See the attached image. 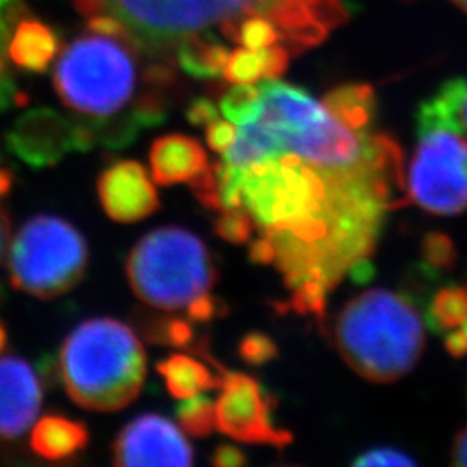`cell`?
I'll use <instances>...</instances> for the list:
<instances>
[{
	"mask_svg": "<svg viewBox=\"0 0 467 467\" xmlns=\"http://www.w3.org/2000/svg\"><path fill=\"white\" fill-rule=\"evenodd\" d=\"M87 25L132 40L198 80L234 50L317 47L350 16L347 0H75Z\"/></svg>",
	"mask_w": 467,
	"mask_h": 467,
	"instance_id": "6da1fadb",
	"label": "cell"
},
{
	"mask_svg": "<svg viewBox=\"0 0 467 467\" xmlns=\"http://www.w3.org/2000/svg\"><path fill=\"white\" fill-rule=\"evenodd\" d=\"M52 82L94 146L121 150L167 121L177 71L125 36L87 28L59 52Z\"/></svg>",
	"mask_w": 467,
	"mask_h": 467,
	"instance_id": "7a4b0ae2",
	"label": "cell"
},
{
	"mask_svg": "<svg viewBox=\"0 0 467 467\" xmlns=\"http://www.w3.org/2000/svg\"><path fill=\"white\" fill-rule=\"evenodd\" d=\"M258 88L260 113L254 121L237 127V137L223 158L227 167H250L293 152L310 165L350 171L403 156L391 137L351 130L301 87L272 78L258 82Z\"/></svg>",
	"mask_w": 467,
	"mask_h": 467,
	"instance_id": "3957f363",
	"label": "cell"
},
{
	"mask_svg": "<svg viewBox=\"0 0 467 467\" xmlns=\"http://www.w3.org/2000/svg\"><path fill=\"white\" fill-rule=\"evenodd\" d=\"M148 374L140 339L117 318H90L69 333L57 378L69 399L92 412H117L139 397Z\"/></svg>",
	"mask_w": 467,
	"mask_h": 467,
	"instance_id": "277c9868",
	"label": "cell"
},
{
	"mask_svg": "<svg viewBox=\"0 0 467 467\" xmlns=\"http://www.w3.org/2000/svg\"><path fill=\"white\" fill-rule=\"evenodd\" d=\"M334 343L358 376L372 383H393L416 368L426 337L409 296L370 289L343 306L334 324Z\"/></svg>",
	"mask_w": 467,
	"mask_h": 467,
	"instance_id": "5b68a950",
	"label": "cell"
},
{
	"mask_svg": "<svg viewBox=\"0 0 467 467\" xmlns=\"http://www.w3.org/2000/svg\"><path fill=\"white\" fill-rule=\"evenodd\" d=\"M127 279L139 300L173 312L206 295L217 281V268L198 235L161 227L146 234L130 251Z\"/></svg>",
	"mask_w": 467,
	"mask_h": 467,
	"instance_id": "8992f818",
	"label": "cell"
},
{
	"mask_svg": "<svg viewBox=\"0 0 467 467\" xmlns=\"http://www.w3.org/2000/svg\"><path fill=\"white\" fill-rule=\"evenodd\" d=\"M88 246L65 218L38 215L28 220L9 248L11 285L40 300L67 295L84 279Z\"/></svg>",
	"mask_w": 467,
	"mask_h": 467,
	"instance_id": "52a82bcc",
	"label": "cell"
},
{
	"mask_svg": "<svg viewBox=\"0 0 467 467\" xmlns=\"http://www.w3.org/2000/svg\"><path fill=\"white\" fill-rule=\"evenodd\" d=\"M418 137L407 201L434 215L462 213L467 210V139L443 129Z\"/></svg>",
	"mask_w": 467,
	"mask_h": 467,
	"instance_id": "ba28073f",
	"label": "cell"
},
{
	"mask_svg": "<svg viewBox=\"0 0 467 467\" xmlns=\"http://www.w3.org/2000/svg\"><path fill=\"white\" fill-rule=\"evenodd\" d=\"M4 148L34 170L56 167L71 152L94 150L84 127L52 108H35L23 113L4 135Z\"/></svg>",
	"mask_w": 467,
	"mask_h": 467,
	"instance_id": "9c48e42d",
	"label": "cell"
},
{
	"mask_svg": "<svg viewBox=\"0 0 467 467\" xmlns=\"http://www.w3.org/2000/svg\"><path fill=\"white\" fill-rule=\"evenodd\" d=\"M222 393L215 403V419L220 433L253 445L283 449L293 441V434L277 428L274 401L256 379L239 372H225Z\"/></svg>",
	"mask_w": 467,
	"mask_h": 467,
	"instance_id": "30bf717a",
	"label": "cell"
},
{
	"mask_svg": "<svg viewBox=\"0 0 467 467\" xmlns=\"http://www.w3.org/2000/svg\"><path fill=\"white\" fill-rule=\"evenodd\" d=\"M113 462L119 467L192 466L194 451L170 419L142 414L118 433Z\"/></svg>",
	"mask_w": 467,
	"mask_h": 467,
	"instance_id": "8fae6325",
	"label": "cell"
},
{
	"mask_svg": "<svg viewBox=\"0 0 467 467\" xmlns=\"http://www.w3.org/2000/svg\"><path fill=\"white\" fill-rule=\"evenodd\" d=\"M98 196L104 213L119 223H135L160 208V198L146 168L121 160L104 168L98 179Z\"/></svg>",
	"mask_w": 467,
	"mask_h": 467,
	"instance_id": "7c38bea8",
	"label": "cell"
},
{
	"mask_svg": "<svg viewBox=\"0 0 467 467\" xmlns=\"http://www.w3.org/2000/svg\"><path fill=\"white\" fill-rule=\"evenodd\" d=\"M42 407V383L35 368L19 357H0V440L26 433Z\"/></svg>",
	"mask_w": 467,
	"mask_h": 467,
	"instance_id": "4fadbf2b",
	"label": "cell"
},
{
	"mask_svg": "<svg viewBox=\"0 0 467 467\" xmlns=\"http://www.w3.org/2000/svg\"><path fill=\"white\" fill-rule=\"evenodd\" d=\"M150 173L160 185L191 182L208 167V154L192 137L163 135L152 142L150 150Z\"/></svg>",
	"mask_w": 467,
	"mask_h": 467,
	"instance_id": "5bb4252c",
	"label": "cell"
},
{
	"mask_svg": "<svg viewBox=\"0 0 467 467\" xmlns=\"http://www.w3.org/2000/svg\"><path fill=\"white\" fill-rule=\"evenodd\" d=\"M56 30L36 17L23 16L7 42V57L21 71L46 73L59 56Z\"/></svg>",
	"mask_w": 467,
	"mask_h": 467,
	"instance_id": "9a60e30c",
	"label": "cell"
},
{
	"mask_svg": "<svg viewBox=\"0 0 467 467\" xmlns=\"http://www.w3.org/2000/svg\"><path fill=\"white\" fill-rule=\"evenodd\" d=\"M90 434L82 420L47 414L36 420L30 434V449L49 462H63L88 445Z\"/></svg>",
	"mask_w": 467,
	"mask_h": 467,
	"instance_id": "2e32d148",
	"label": "cell"
},
{
	"mask_svg": "<svg viewBox=\"0 0 467 467\" xmlns=\"http://www.w3.org/2000/svg\"><path fill=\"white\" fill-rule=\"evenodd\" d=\"M156 370L167 384L168 393L179 400L191 399L204 389L222 384V379L213 376L212 368L184 353H173L163 358L156 364Z\"/></svg>",
	"mask_w": 467,
	"mask_h": 467,
	"instance_id": "e0dca14e",
	"label": "cell"
},
{
	"mask_svg": "<svg viewBox=\"0 0 467 467\" xmlns=\"http://www.w3.org/2000/svg\"><path fill=\"white\" fill-rule=\"evenodd\" d=\"M322 102L351 130L368 132L376 111V96L370 85H339L327 92Z\"/></svg>",
	"mask_w": 467,
	"mask_h": 467,
	"instance_id": "ac0fdd59",
	"label": "cell"
},
{
	"mask_svg": "<svg viewBox=\"0 0 467 467\" xmlns=\"http://www.w3.org/2000/svg\"><path fill=\"white\" fill-rule=\"evenodd\" d=\"M135 322L142 336L154 345L194 348L196 333L191 320L173 316L142 314Z\"/></svg>",
	"mask_w": 467,
	"mask_h": 467,
	"instance_id": "d6986e66",
	"label": "cell"
},
{
	"mask_svg": "<svg viewBox=\"0 0 467 467\" xmlns=\"http://www.w3.org/2000/svg\"><path fill=\"white\" fill-rule=\"evenodd\" d=\"M467 318V285H445L433 296L428 308V326L433 333L451 331Z\"/></svg>",
	"mask_w": 467,
	"mask_h": 467,
	"instance_id": "ffe728a7",
	"label": "cell"
},
{
	"mask_svg": "<svg viewBox=\"0 0 467 467\" xmlns=\"http://www.w3.org/2000/svg\"><path fill=\"white\" fill-rule=\"evenodd\" d=\"M218 111L237 127L254 121L260 113L258 84L234 85L220 98Z\"/></svg>",
	"mask_w": 467,
	"mask_h": 467,
	"instance_id": "44dd1931",
	"label": "cell"
},
{
	"mask_svg": "<svg viewBox=\"0 0 467 467\" xmlns=\"http://www.w3.org/2000/svg\"><path fill=\"white\" fill-rule=\"evenodd\" d=\"M177 420L185 433L194 438H206L217 430L215 403L206 395H194L177 407Z\"/></svg>",
	"mask_w": 467,
	"mask_h": 467,
	"instance_id": "7402d4cb",
	"label": "cell"
},
{
	"mask_svg": "<svg viewBox=\"0 0 467 467\" xmlns=\"http://www.w3.org/2000/svg\"><path fill=\"white\" fill-rule=\"evenodd\" d=\"M420 258L424 268L431 274L447 272L457 264V250L447 234L430 233L420 243Z\"/></svg>",
	"mask_w": 467,
	"mask_h": 467,
	"instance_id": "603a6c76",
	"label": "cell"
},
{
	"mask_svg": "<svg viewBox=\"0 0 467 467\" xmlns=\"http://www.w3.org/2000/svg\"><path fill=\"white\" fill-rule=\"evenodd\" d=\"M254 231V220L244 208H225L215 222V233L234 244L248 243Z\"/></svg>",
	"mask_w": 467,
	"mask_h": 467,
	"instance_id": "cb8c5ba5",
	"label": "cell"
},
{
	"mask_svg": "<svg viewBox=\"0 0 467 467\" xmlns=\"http://www.w3.org/2000/svg\"><path fill=\"white\" fill-rule=\"evenodd\" d=\"M327 287L318 281H306L296 285L293 289V298H291V306L301 314V316H324L326 308V296H327Z\"/></svg>",
	"mask_w": 467,
	"mask_h": 467,
	"instance_id": "d4e9b609",
	"label": "cell"
},
{
	"mask_svg": "<svg viewBox=\"0 0 467 467\" xmlns=\"http://www.w3.org/2000/svg\"><path fill=\"white\" fill-rule=\"evenodd\" d=\"M275 341L264 333L246 334L239 343V355L250 366H264L277 357Z\"/></svg>",
	"mask_w": 467,
	"mask_h": 467,
	"instance_id": "484cf974",
	"label": "cell"
},
{
	"mask_svg": "<svg viewBox=\"0 0 467 467\" xmlns=\"http://www.w3.org/2000/svg\"><path fill=\"white\" fill-rule=\"evenodd\" d=\"M25 16V5L21 0H0V73L5 71L7 42L17 21Z\"/></svg>",
	"mask_w": 467,
	"mask_h": 467,
	"instance_id": "4316f807",
	"label": "cell"
},
{
	"mask_svg": "<svg viewBox=\"0 0 467 467\" xmlns=\"http://www.w3.org/2000/svg\"><path fill=\"white\" fill-rule=\"evenodd\" d=\"M351 464L355 467H405L416 466V461L410 455H407L405 451H397L391 447H383V449L364 451Z\"/></svg>",
	"mask_w": 467,
	"mask_h": 467,
	"instance_id": "83f0119b",
	"label": "cell"
},
{
	"mask_svg": "<svg viewBox=\"0 0 467 467\" xmlns=\"http://www.w3.org/2000/svg\"><path fill=\"white\" fill-rule=\"evenodd\" d=\"M237 137V125L231 123L229 119L215 118L212 123L206 125V142L208 148L220 154H225L231 150Z\"/></svg>",
	"mask_w": 467,
	"mask_h": 467,
	"instance_id": "f1b7e54d",
	"label": "cell"
},
{
	"mask_svg": "<svg viewBox=\"0 0 467 467\" xmlns=\"http://www.w3.org/2000/svg\"><path fill=\"white\" fill-rule=\"evenodd\" d=\"M223 310V303L206 293L187 305V317L192 322H210L212 318L222 317Z\"/></svg>",
	"mask_w": 467,
	"mask_h": 467,
	"instance_id": "f546056e",
	"label": "cell"
},
{
	"mask_svg": "<svg viewBox=\"0 0 467 467\" xmlns=\"http://www.w3.org/2000/svg\"><path fill=\"white\" fill-rule=\"evenodd\" d=\"M28 102V98L25 92L17 88L16 82L7 75V71L0 73V111L16 108V106H25Z\"/></svg>",
	"mask_w": 467,
	"mask_h": 467,
	"instance_id": "4dcf8cb0",
	"label": "cell"
},
{
	"mask_svg": "<svg viewBox=\"0 0 467 467\" xmlns=\"http://www.w3.org/2000/svg\"><path fill=\"white\" fill-rule=\"evenodd\" d=\"M185 117L191 125L206 127L208 123H212L215 118H218V108L212 100L201 98V99H194L189 104Z\"/></svg>",
	"mask_w": 467,
	"mask_h": 467,
	"instance_id": "1f68e13d",
	"label": "cell"
},
{
	"mask_svg": "<svg viewBox=\"0 0 467 467\" xmlns=\"http://www.w3.org/2000/svg\"><path fill=\"white\" fill-rule=\"evenodd\" d=\"M215 467H241L246 464V455L234 445H220L212 455Z\"/></svg>",
	"mask_w": 467,
	"mask_h": 467,
	"instance_id": "d6a6232c",
	"label": "cell"
},
{
	"mask_svg": "<svg viewBox=\"0 0 467 467\" xmlns=\"http://www.w3.org/2000/svg\"><path fill=\"white\" fill-rule=\"evenodd\" d=\"M250 256L254 264H274L275 250L267 235H262L251 244Z\"/></svg>",
	"mask_w": 467,
	"mask_h": 467,
	"instance_id": "836d02e7",
	"label": "cell"
},
{
	"mask_svg": "<svg viewBox=\"0 0 467 467\" xmlns=\"http://www.w3.org/2000/svg\"><path fill=\"white\" fill-rule=\"evenodd\" d=\"M445 348L455 358H462L467 355V334L464 329L451 331L445 337Z\"/></svg>",
	"mask_w": 467,
	"mask_h": 467,
	"instance_id": "e575fe53",
	"label": "cell"
},
{
	"mask_svg": "<svg viewBox=\"0 0 467 467\" xmlns=\"http://www.w3.org/2000/svg\"><path fill=\"white\" fill-rule=\"evenodd\" d=\"M451 464L467 467V428L457 434L451 449Z\"/></svg>",
	"mask_w": 467,
	"mask_h": 467,
	"instance_id": "d590c367",
	"label": "cell"
},
{
	"mask_svg": "<svg viewBox=\"0 0 467 467\" xmlns=\"http://www.w3.org/2000/svg\"><path fill=\"white\" fill-rule=\"evenodd\" d=\"M9 237H11V222H9V215L4 210V206H0V262L7 253V246H9Z\"/></svg>",
	"mask_w": 467,
	"mask_h": 467,
	"instance_id": "8d00e7d4",
	"label": "cell"
},
{
	"mask_svg": "<svg viewBox=\"0 0 467 467\" xmlns=\"http://www.w3.org/2000/svg\"><path fill=\"white\" fill-rule=\"evenodd\" d=\"M15 185V175L11 170L0 167V198L7 196Z\"/></svg>",
	"mask_w": 467,
	"mask_h": 467,
	"instance_id": "74e56055",
	"label": "cell"
},
{
	"mask_svg": "<svg viewBox=\"0 0 467 467\" xmlns=\"http://www.w3.org/2000/svg\"><path fill=\"white\" fill-rule=\"evenodd\" d=\"M461 125H462V132L467 134V80L466 88H464V96H462V102H461Z\"/></svg>",
	"mask_w": 467,
	"mask_h": 467,
	"instance_id": "f35d334b",
	"label": "cell"
},
{
	"mask_svg": "<svg viewBox=\"0 0 467 467\" xmlns=\"http://www.w3.org/2000/svg\"><path fill=\"white\" fill-rule=\"evenodd\" d=\"M7 345V331H5V326L0 322V353L4 351Z\"/></svg>",
	"mask_w": 467,
	"mask_h": 467,
	"instance_id": "ab89813d",
	"label": "cell"
},
{
	"mask_svg": "<svg viewBox=\"0 0 467 467\" xmlns=\"http://www.w3.org/2000/svg\"><path fill=\"white\" fill-rule=\"evenodd\" d=\"M451 2H453L461 11H464L467 15V0H451Z\"/></svg>",
	"mask_w": 467,
	"mask_h": 467,
	"instance_id": "60d3db41",
	"label": "cell"
},
{
	"mask_svg": "<svg viewBox=\"0 0 467 467\" xmlns=\"http://www.w3.org/2000/svg\"><path fill=\"white\" fill-rule=\"evenodd\" d=\"M4 301H5V291H4V285L0 284V306L4 305Z\"/></svg>",
	"mask_w": 467,
	"mask_h": 467,
	"instance_id": "b9f144b4",
	"label": "cell"
},
{
	"mask_svg": "<svg viewBox=\"0 0 467 467\" xmlns=\"http://www.w3.org/2000/svg\"><path fill=\"white\" fill-rule=\"evenodd\" d=\"M462 326H464V327H462V329H464V333L467 334V318H466V322H464V324H462Z\"/></svg>",
	"mask_w": 467,
	"mask_h": 467,
	"instance_id": "7bdbcfd3",
	"label": "cell"
}]
</instances>
